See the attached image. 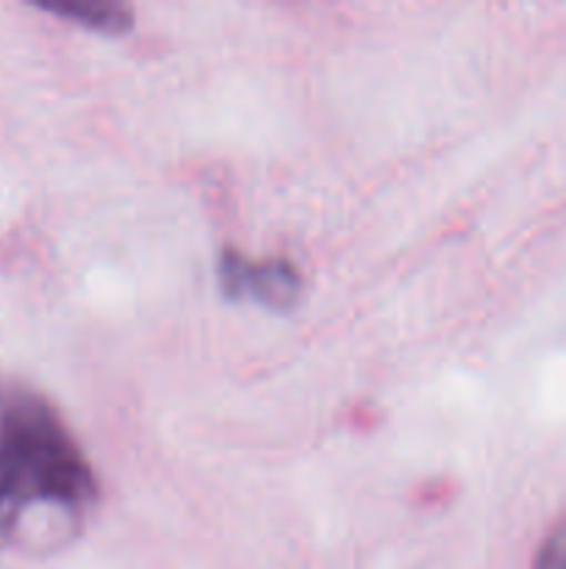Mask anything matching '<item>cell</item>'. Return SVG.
<instances>
[{"mask_svg":"<svg viewBox=\"0 0 566 569\" xmlns=\"http://www.w3.org/2000/svg\"><path fill=\"white\" fill-rule=\"evenodd\" d=\"M98 506L92 465L53 406L0 378V550H53Z\"/></svg>","mask_w":566,"mask_h":569,"instance_id":"6da1fadb","label":"cell"},{"mask_svg":"<svg viewBox=\"0 0 566 569\" xmlns=\"http://www.w3.org/2000/svg\"><path fill=\"white\" fill-rule=\"evenodd\" d=\"M220 287L231 300H250L272 311H289L303 298V276L286 259H247L225 248L220 256Z\"/></svg>","mask_w":566,"mask_h":569,"instance_id":"7a4b0ae2","label":"cell"},{"mask_svg":"<svg viewBox=\"0 0 566 569\" xmlns=\"http://www.w3.org/2000/svg\"><path fill=\"white\" fill-rule=\"evenodd\" d=\"M37 6L48 14L64 17L103 37H120L133 26V9L122 0H42Z\"/></svg>","mask_w":566,"mask_h":569,"instance_id":"3957f363","label":"cell"},{"mask_svg":"<svg viewBox=\"0 0 566 569\" xmlns=\"http://www.w3.org/2000/svg\"><path fill=\"white\" fill-rule=\"evenodd\" d=\"M533 569H566V522H560L538 548Z\"/></svg>","mask_w":566,"mask_h":569,"instance_id":"277c9868","label":"cell"}]
</instances>
